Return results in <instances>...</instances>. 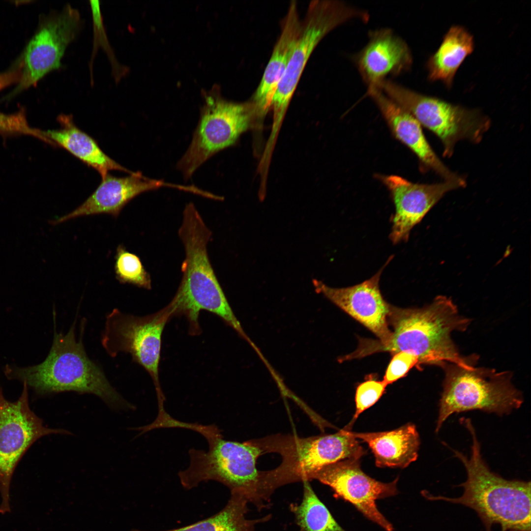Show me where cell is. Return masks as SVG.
Here are the masks:
<instances>
[{"instance_id":"6da1fadb","label":"cell","mask_w":531,"mask_h":531,"mask_svg":"<svg viewBox=\"0 0 531 531\" xmlns=\"http://www.w3.org/2000/svg\"><path fill=\"white\" fill-rule=\"evenodd\" d=\"M391 330L384 342L361 338L357 348L347 355L348 359L358 358L382 352L393 354L404 351L418 359V365L445 363L467 369L473 367L470 360L459 353L451 337L455 330H465L469 320L460 315L448 297L438 296L430 304L420 308H403L390 304L387 318Z\"/></svg>"},{"instance_id":"7a4b0ae2","label":"cell","mask_w":531,"mask_h":531,"mask_svg":"<svg viewBox=\"0 0 531 531\" xmlns=\"http://www.w3.org/2000/svg\"><path fill=\"white\" fill-rule=\"evenodd\" d=\"M184 247L182 276L169 303L174 315H184L192 335L200 333L198 319L202 310L218 316L241 336L245 333L235 317L210 263L207 246L212 232L194 205L185 206L178 231Z\"/></svg>"},{"instance_id":"3957f363","label":"cell","mask_w":531,"mask_h":531,"mask_svg":"<svg viewBox=\"0 0 531 531\" xmlns=\"http://www.w3.org/2000/svg\"><path fill=\"white\" fill-rule=\"evenodd\" d=\"M85 324L83 321L78 340L76 321L65 334L55 331L51 350L42 363L26 368L7 366L6 375L25 383L39 395L65 391L93 394L114 410L133 409L88 356L82 341Z\"/></svg>"},{"instance_id":"277c9868","label":"cell","mask_w":531,"mask_h":531,"mask_svg":"<svg viewBox=\"0 0 531 531\" xmlns=\"http://www.w3.org/2000/svg\"><path fill=\"white\" fill-rule=\"evenodd\" d=\"M461 422L472 438L469 458L453 450L464 465L467 478L459 486L463 495L451 498L432 496L431 499L463 504L474 510L486 531L494 524H499L502 531H531V482L507 480L490 471L482 458L480 445L475 429L469 418Z\"/></svg>"},{"instance_id":"5b68a950","label":"cell","mask_w":531,"mask_h":531,"mask_svg":"<svg viewBox=\"0 0 531 531\" xmlns=\"http://www.w3.org/2000/svg\"><path fill=\"white\" fill-rule=\"evenodd\" d=\"M200 433L206 440L208 450L189 449V465L178 473L182 487L190 490L203 482L216 481L227 486L231 493L244 497L258 510L267 508L272 494L264 471L256 468L262 450L249 440H225L214 424L204 425Z\"/></svg>"},{"instance_id":"8992f818","label":"cell","mask_w":531,"mask_h":531,"mask_svg":"<svg viewBox=\"0 0 531 531\" xmlns=\"http://www.w3.org/2000/svg\"><path fill=\"white\" fill-rule=\"evenodd\" d=\"M265 453L279 454L282 461L276 468L264 471L269 489L294 482L312 480L323 467L345 459H358L365 451L357 439L343 429L333 434L300 438L277 434L249 440Z\"/></svg>"},{"instance_id":"52a82bcc","label":"cell","mask_w":531,"mask_h":531,"mask_svg":"<svg viewBox=\"0 0 531 531\" xmlns=\"http://www.w3.org/2000/svg\"><path fill=\"white\" fill-rule=\"evenodd\" d=\"M443 389L439 404L436 432L451 414L479 410L498 415L520 407L523 395L511 382L508 372L485 368L467 369L444 363Z\"/></svg>"},{"instance_id":"ba28073f","label":"cell","mask_w":531,"mask_h":531,"mask_svg":"<svg viewBox=\"0 0 531 531\" xmlns=\"http://www.w3.org/2000/svg\"><path fill=\"white\" fill-rule=\"evenodd\" d=\"M368 18L365 10L342 1L310 2L285 72L272 101V135L276 136L307 62L318 43L340 25L354 19L366 22Z\"/></svg>"},{"instance_id":"9c48e42d","label":"cell","mask_w":531,"mask_h":531,"mask_svg":"<svg viewBox=\"0 0 531 531\" xmlns=\"http://www.w3.org/2000/svg\"><path fill=\"white\" fill-rule=\"evenodd\" d=\"M378 88L437 136L443 145L444 156H450L462 139L480 142L489 128L488 118L477 110L421 94L389 80Z\"/></svg>"},{"instance_id":"30bf717a","label":"cell","mask_w":531,"mask_h":531,"mask_svg":"<svg viewBox=\"0 0 531 531\" xmlns=\"http://www.w3.org/2000/svg\"><path fill=\"white\" fill-rule=\"evenodd\" d=\"M204 100L191 143L177 164L186 179L213 155L234 145L256 115L252 102L229 101L217 90L205 93Z\"/></svg>"},{"instance_id":"8fae6325","label":"cell","mask_w":531,"mask_h":531,"mask_svg":"<svg viewBox=\"0 0 531 531\" xmlns=\"http://www.w3.org/2000/svg\"><path fill=\"white\" fill-rule=\"evenodd\" d=\"M174 316L169 304L155 313L144 317L114 309L106 316L101 337L102 346L109 355L129 354L133 360L148 372L154 384L159 410L164 409L165 401L159 379L162 335L166 324Z\"/></svg>"},{"instance_id":"7c38bea8","label":"cell","mask_w":531,"mask_h":531,"mask_svg":"<svg viewBox=\"0 0 531 531\" xmlns=\"http://www.w3.org/2000/svg\"><path fill=\"white\" fill-rule=\"evenodd\" d=\"M18 400L11 402L0 389V513L10 512V486L15 469L29 447L50 434L70 435L68 430L48 428L30 409L28 385Z\"/></svg>"},{"instance_id":"4fadbf2b","label":"cell","mask_w":531,"mask_h":531,"mask_svg":"<svg viewBox=\"0 0 531 531\" xmlns=\"http://www.w3.org/2000/svg\"><path fill=\"white\" fill-rule=\"evenodd\" d=\"M82 26L79 11L70 4L44 16L18 60L22 74L9 96L35 85L48 73L60 68L67 46L79 35Z\"/></svg>"},{"instance_id":"5bb4252c","label":"cell","mask_w":531,"mask_h":531,"mask_svg":"<svg viewBox=\"0 0 531 531\" xmlns=\"http://www.w3.org/2000/svg\"><path fill=\"white\" fill-rule=\"evenodd\" d=\"M358 459H345L325 466L315 473L316 479L329 486L335 497L353 504L366 517L386 531H393L391 523L380 512L376 501L398 494V478L383 483L365 474Z\"/></svg>"},{"instance_id":"9a60e30c","label":"cell","mask_w":531,"mask_h":531,"mask_svg":"<svg viewBox=\"0 0 531 531\" xmlns=\"http://www.w3.org/2000/svg\"><path fill=\"white\" fill-rule=\"evenodd\" d=\"M381 179L390 191L395 206L390 234L394 244L407 240L412 228L446 193L466 185L465 181L445 180L419 184L397 175L382 176Z\"/></svg>"},{"instance_id":"2e32d148","label":"cell","mask_w":531,"mask_h":531,"mask_svg":"<svg viewBox=\"0 0 531 531\" xmlns=\"http://www.w3.org/2000/svg\"><path fill=\"white\" fill-rule=\"evenodd\" d=\"M390 260L371 278L353 286L332 288L313 280L316 291L366 327L381 342L387 341L391 336L387 321L390 304L379 288L381 275Z\"/></svg>"},{"instance_id":"e0dca14e","label":"cell","mask_w":531,"mask_h":531,"mask_svg":"<svg viewBox=\"0 0 531 531\" xmlns=\"http://www.w3.org/2000/svg\"><path fill=\"white\" fill-rule=\"evenodd\" d=\"M353 59L367 90L377 88L388 76L409 71L413 63L407 43L388 28L370 31L367 43Z\"/></svg>"},{"instance_id":"ac0fdd59","label":"cell","mask_w":531,"mask_h":531,"mask_svg":"<svg viewBox=\"0 0 531 531\" xmlns=\"http://www.w3.org/2000/svg\"><path fill=\"white\" fill-rule=\"evenodd\" d=\"M165 186L185 191L187 188L186 186L146 177L138 172L120 177L108 174L82 204L71 212L53 221L52 223L57 224L81 216L99 214H108L117 217L124 206L137 196Z\"/></svg>"},{"instance_id":"d6986e66","label":"cell","mask_w":531,"mask_h":531,"mask_svg":"<svg viewBox=\"0 0 531 531\" xmlns=\"http://www.w3.org/2000/svg\"><path fill=\"white\" fill-rule=\"evenodd\" d=\"M366 94L376 103L395 137L411 149L422 164L445 181L465 180L452 172L439 159L426 140L422 126L413 116L378 88L368 90Z\"/></svg>"},{"instance_id":"ffe728a7","label":"cell","mask_w":531,"mask_h":531,"mask_svg":"<svg viewBox=\"0 0 531 531\" xmlns=\"http://www.w3.org/2000/svg\"><path fill=\"white\" fill-rule=\"evenodd\" d=\"M283 24L280 37L254 94L252 103L258 116L263 117L271 107L300 32L301 21L295 1L291 2Z\"/></svg>"},{"instance_id":"44dd1931","label":"cell","mask_w":531,"mask_h":531,"mask_svg":"<svg viewBox=\"0 0 531 531\" xmlns=\"http://www.w3.org/2000/svg\"><path fill=\"white\" fill-rule=\"evenodd\" d=\"M349 433L354 438L368 444L378 467L405 468L417 458L420 439L413 424L409 423L388 431L356 433L349 431Z\"/></svg>"},{"instance_id":"7402d4cb","label":"cell","mask_w":531,"mask_h":531,"mask_svg":"<svg viewBox=\"0 0 531 531\" xmlns=\"http://www.w3.org/2000/svg\"><path fill=\"white\" fill-rule=\"evenodd\" d=\"M58 120L61 125L59 129L43 131L46 142L67 150L96 170L102 179L112 170L123 171L130 174L133 173L104 152L95 140L75 124L71 116L61 115Z\"/></svg>"},{"instance_id":"603a6c76","label":"cell","mask_w":531,"mask_h":531,"mask_svg":"<svg viewBox=\"0 0 531 531\" xmlns=\"http://www.w3.org/2000/svg\"><path fill=\"white\" fill-rule=\"evenodd\" d=\"M473 48V37L469 32L460 26L451 27L427 62L429 80L441 81L450 88L458 68Z\"/></svg>"},{"instance_id":"cb8c5ba5","label":"cell","mask_w":531,"mask_h":531,"mask_svg":"<svg viewBox=\"0 0 531 531\" xmlns=\"http://www.w3.org/2000/svg\"><path fill=\"white\" fill-rule=\"evenodd\" d=\"M248 503L242 496L231 493L226 505L214 515L190 525L162 531H258L256 526L268 521L271 515L254 519H247ZM131 531H144L134 529Z\"/></svg>"},{"instance_id":"d4e9b609","label":"cell","mask_w":531,"mask_h":531,"mask_svg":"<svg viewBox=\"0 0 531 531\" xmlns=\"http://www.w3.org/2000/svg\"><path fill=\"white\" fill-rule=\"evenodd\" d=\"M303 483L301 502L289 506L299 528L298 531H346L318 498L309 481H304Z\"/></svg>"},{"instance_id":"484cf974","label":"cell","mask_w":531,"mask_h":531,"mask_svg":"<svg viewBox=\"0 0 531 531\" xmlns=\"http://www.w3.org/2000/svg\"><path fill=\"white\" fill-rule=\"evenodd\" d=\"M114 270L116 277L121 284H129L150 290L151 280L139 257L127 251L119 244L115 257Z\"/></svg>"},{"instance_id":"4316f807","label":"cell","mask_w":531,"mask_h":531,"mask_svg":"<svg viewBox=\"0 0 531 531\" xmlns=\"http://www.w3.org/2000/svg\"><path fill=\"white\" fill-rule=\"evenodd\" d=\"M90 6L92 14L93 33L94 46L93 53L97 47L101 46L108 55L111 64L112 72L115 80L118 82L127 72V68L118 62L115 56L113 51L109 43L105 29L104 27L100 4L99 1L90 0Z\"/></svg>"},{"instance_id":"83f0119b","label":"cell","mask_w":531,"mask_h":531,"mask_svg":"<svg viewBox=\"0 0 531 531\" xmlns=\"http://www.w3.org/2000/svg\"><path fill=\"white\" fill-rule=\"evenodd\" d=\"M387 384L384 381L368 380L360 384L355 393V412L345 430L350 431L359 415L374 405L384 392Z\"/></svg>"},{"instance_id":"f1b7e54d","label":"cell","mask_w":531,"mask_h":531,"mask_svg":"<svg viewBox=\"0 0 531 531\" xmlns=\"http://www.w3.org/2000/svg\"><path fill=\"white\" fill-rule=\"evenodd\" d=\"M0 133L25 134L44 141L42 131L30 126L23 112L12 114L0 112Z\"/></svg>"},{"instance_id":"f546056e","label":"cell","mask_w":531,"mask_h":531,"mask_svg":"<svg viewBox=\"0 0 531 531\" xmlns=\"http://www.w3.org/2000/svg\"><path fill=\"white\" fill-rule=\"evenodd\" d=\"M415 365L419 366L417 358L408 352L401 351L393 354L385 371L383 381L388 385L404 377Z\"/></svg>"},{"instance_id":"4dcf8cb0","label":"cell","mask_w":531,"mask_h":531,"mask_svg":"<svg viewBox=\"0 0 531 531\" xmlns=\"http://www.w3.org/2000/svg\"><path fill=\"white\" fill-rule=\"evenodd\" d=\"M21 67L18 61L13 67L9 70L0 73V91L7 87L17 83L21 78Z\"/></svg>"}]
</instances>
